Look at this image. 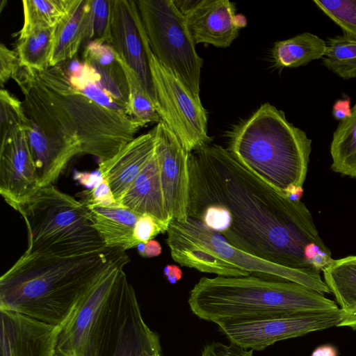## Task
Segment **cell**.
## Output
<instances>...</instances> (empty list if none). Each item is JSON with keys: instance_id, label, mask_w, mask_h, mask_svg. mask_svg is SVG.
Segmentation results:
<instances>
[{"instance_id": "obj_1", "label": "cell", "mask_w": 356, "mask_h": 356, "mask_svg": "<svg viewBox=\"0 0 356 356\" xmlns=\"http://www.w3.org/2000/svg\"><path fill=\"white\" fill-rule=\"evenodd\" d=\"M189 213L206 206L225 207L231 214L221 234L234 247L291 268L321 272L333 259L311 213L261 179L219 145L189 154Z\"/></svg>"}, {"instance_id": "obj_45", "label": "cell", "mask_w": 356, "mask_h": 356, "mask_svg": "<svg viewBox=\"0 0 356 356\" xmlns=\"http://www.w3.org/2000/svg\"><path fill=\"white\" fill-rule=\"evenodd\" d=\"M352 109L356 111V104H355V105L353 106V108Z\"/></svg>"}, {"instance_id": "obj_27", "label": "cell", "mask_w": 356, "mask_h": 356, "mask_svg": "<svg viewBox=\"0 0 356 356\" xmlns=\"http://www.w3.org/2000/svg\"><path fill=\"white\" fill-rule=\"evenodd\" d=\"M53 28H40L19 35L16 51L21 65L44 71L50 67L53 50Z\"/></svg>"}, {"instance_id": "obj_42", "label": "cell", "mask_w": 356, "mask_h": 356, "mask_svg": "<svg viewBox=\"0 0 356 356\" xmlns=\"http://www.w3.org/2000/svg\"><path fill=\"white\" fill-rule=\"evenodd\" d=\"M161 253V246L155 240H150L145 243L144 257H157Z\"/></svg>"}, {"instance_id": "obj_44", "label": "cell", "mask_w": 356, "mask_h": 356, "mask_svg": "<svg viewBox=\"0 0 356 356\" xmlns=\"http://www.w3.org/2000/svg\"><path fill=\"white\" fill-rule=\"evenodd\" d=\"M145 246V243H141L137 245L138 252L142 257H144Z\"/></svg>"}, {"instance_id": "obj_37", "label": "cell", "mask_w": 356, "mask_h": 356, "mask_svg": "<svg viewBox=\"0 0 356 356\" xmlns=\"http://www.w3.org/2000/svg\"><path fill=\"white\" fill-rule=\"evenodd\" d=\"M80 201L85 204L102 207L120 205L115 201L107 181L103 178L102 181L87 192L86 196Z\"/></svg>"}, {"instance_id": "obj_22", "label": "cell", "mask_w": 356, "mask_h": 356, "mask_svg": "<svg viewBox=\"0 0 356 356\" xmlns=\"http://www.w3.org/2000/svg\"><path fill=\"white\" fill-rule=\"evenodd\" d=\"M85 205L93 227L106 247L118 248L124 250L137 247L139 243L134 237V227L140 216L121 205Z\"/></svg>"}, {"instance_id": "obj_24", "label": "cell", "mask_w": 356, "mask_h": 356, "mask_svg": "<svg viewBox=\"0 0 356 356\" xmlns=\"http://www.w3.org/2000/svg\"><path fill=\"white\" fill-rule=\"evenodd\" d=\"M325 49L326 42L323 39L306 32L276 42L272 58L277 67H298L323 58Z\"/></svg>"}, {"instance_id": "obj_15", "label": "cell", "mask_w": 356, "mask_h": 356, "mask_svg": "<svg viewBox=\"0 0 356 356\" xmlns=\"http://www.w3.org/2000/svg\"><path fill=\"white\" fill-rule=\"evenodd\" d=\"M185 17L195 44L231 45L238 35L235 4L228 0H173Z\"/></svg>"}, {"instance_id": "obj_14", "label": "cell", "mask_w": 356, "mask_h": 356, "mask_svg": "<svg viewBox=\"0 0 356 356\" xmlns=\"http://www.w3.org/2000/svg\"><path fill=\"white\" fill-rule=\"evenodd\" d=\"M111 45L136 72L155 105L149 63L151 49L136 1L113 0Z\"/></svg>"}, {"instance_id": "obj_16", "label": "cell", "mask_w": 356, "mask_h": 356, "mask_svg": "<svg viewBox=\"0 0 356 356\" xmlns=\"http://www.w3.org/2000/svg\"><path fill=\"white\" fill-rule=\"evenodd\" d=\"M97 356H163L159 336L145 322L136 295L107 331Z\"/></svg>"}, {"instance_id": "obj_29", "label": "cell", "mask_w": 356, "mask_h": 356, "mask_svg": "<svg viewBox=\"0 0 356 356\" xmlns=\"http://www.w3.org/2000/svg\"><path fill=\"white\" fill-rule=\"evenodd\" d=\"M323 63L343 79L356 78V38L343 34L329 38Z\"/></svg>"}, {"instance_id": "obj_20", "label": "cell", "mask_w": 356, "mask_h": 356, "mask_svg": "<svg viewBox=\"0 0 356 356\" xmlns=\"http://www.w3.org/2000/svg\"><path fill=\"white\" fill-rule=\"evenodd\" d=\"M119 204L138 216H151L168 229L172 218L165 204L156 152L122 196Z\"/></svg>"}, {"instance_id": "obj_2", "label": "cell", "mask_w": 356, "mask_h": 356, "mask_svg": "<svg viewBox=\"0 0 356 356\" xmlns=\"http://www.w3.org/2000/svg\"><path fill=\"white\" fill-rule=\"evenodd\" d=\"M26 117L41 127L77 143L81 154L108 160L135 137L142 124L88 99L57 65L30 70L19 85Z\"/></svg>"}, {"instance_id": "obj_17", "label": "cell", "mask_w": 356, "mask_h": 356, "mask_svg": "<svg viewBox=\"0 0 356 356\" xmlns=\"http://www.w3.org/2000/svg\"><path fill=\"white\" fill-rule=\"evenodd\" d=\"M1 356H54L58 326L0 310Z\"/></svg>"}, {"instance_id": "obj_31", "label": "cell", "mask_w": 356, "mask_h": 356, "mask_svg": "<svg viewBox=\"0 0 356 356\" xmlns=\"http://www.w3.org/2000/svg\"><path fill=\"white\" fill-rule=\"evenodd\" d=\"M67 73L73 86L88 99L104 108L128 115L127 111L102 89L95 72L88 65L76 64V67Z\"/></svg>"}, {"instance_id": "obj_33", "label": "cell", "mask_w": 356, "mask_h": 356, "mask_svg": "<svg viewBox=\"0 0 356 356\" xmlns=\"http://www.w3.org/2000/svg\"><path fill=\"white\" fill-rule=\"evenodd\" d=\"M313 2L342 29L344 34L356 38V0H314Z\"/></svg>"}, {"instance_id": "obj_30", "label": "cell", "mask_w": 356, "mask_h": 356, "mask_svg": "<svg viewBox=\"0 0 356 356\" xmlns=\"http://www.w3.org/2000/svg\"><path fill=\"white\" fill-rule=\"evenodd\" d=\"M118 58L128 83L129 115L143 126L151 122H160L161 116L136 72L119 56Z\"/></svg>"}, {"instance_id": "obj_21", "label": "cell", "mask_w": 356, "mask_h": 356, "mask_svg": "<svg viewBox=\"0 0 356 356\" xmlns=\"http://www.w3.org/2000/svg\"><path fill=\"white\" fill-rule=\"evenodd\" d=\"M83 58V63L95 72L102 89L128 114V83L118 55L113 47L102 42H88L85 47Z\"/></svg>"}, {"instance_id": "obj_39", "label": "cell", "mask_w": 356, "mask_h": 356, "mask_svg": "<svg viewBox=\"0 0 356 356\" xmlns=\"http://www.w3.org/2000/svg\"><path fill=\"white\" fill-rule=\"evenodd\" d=\"M332 114L334 118L339 122L349 118L352 115V109L350 108V99L346 97L338 99L333 105Z\"/></svg>"}, {"instance_id": "obj_38", "label": "cell", "mask_w": 356, "mask_h": 356, "mask_svg": "<svg viewBox=\"0 0 356 356\" xmlns=\"http://www.w3.org/2000/svg\"><path fill=\"white\" fill-rule=\"evenodd\" d=\"M200 356H253V350H248L233 343L227 345L213 342L203 348Z\"/></svg>"}, {"instance_id": "obj_4", "label": "cell", "mask_w": 356, "mask_h": 356, "mask_svg": "<svg viewBox=\"0 0 356 356\" xmlns=\"http://www.w3.org/2000/svg\"><path fill=\"white\" fill-rule=\"evenodd\" d=\"M191 312L218 325L236 321L332 312L334 301L296 282L245 277H203L189 293Z\"/></svg>"}, {"instance_id": "obj_3", "label": "cell", "mask_w": 356, "mask_h": 356, "mask_svg": "<svg viewBox=\"0 0 356 356\" xmlns=\"http://www.w3.org/2000/svg\"><path fill=\"white\" fill-rule=\"evenodd\" d=\"M124 254L109 247L76 257L24 254L0 278V310L59 327Z\"/></svg>"}, {"instance_id": "obj_34", "label": "cell", "mask_w": 356, "mask_h": 356, "mask_svg": "<svg viewBox=\"0 0 356 356\" xmlns=\"http://www.w3.org/2000/svg\"><path fill=\"white\" fill-rule=\"evenodd\" d=\"M28 118L23 103L7 90H0V133L10 128L22 126L25 128Z\"/></svg>"}, {"instance_id": "obj_9", "label": "cell", "mask_w": 356, "mask_h": 356, "mask_svg": "<svg viewBox=\"0 0 356 356\" xmlns=\"http://www.w3.org/2000/svg\"><path fill=\"white\" fill-rule=\"evenodd\" d=\"M136 3L152 53L200 99L203 59L196 51L184 15L173 0H138Z\"/></svg>"}, {"instance_id": "obj_46", "label": "cell", "mask_w": 356, "mask_h": 356, "mask_svg": "<svg viewBox=\"0 0 356 356\" xmlns=\"http://www.w3.org/2000/svg\"><path fill=\"white\" fill-rule=\"evenodd\" d=\"M54 356H58V355H57L56 354H54Z\"/></svg>"}, {"instance_id": "obj_25", "label": "cell", "mask_w": 356, "mask_h": 356, "mask_svg": "<svg viewBox=\"0 0 356 356\" xmlns=\"http://www.w3.org/2000/svg\"><path fill=\"white\" fill-rule=\"evenodd\" d=\"M325 283L343 311L356 307V256L332 259L323 270Z\"/></svg>"}, {"instance_id": "obj_13", "label": "cell", "mask_w": 356, "mask_h": 356, "mask_svg": "<svg viewBox=\"0 0 356 356\" xmlns=\"http://www.w3.org/2000/svg\"><path fill=\"white\" fill-rule=\"evenodd\" d=\"M153 129L165 204L172 220L184 222L188 218L190 153L163 121Z\"/></svg>"}, {"instance_id": "obj_5", "label": "cell", "mask_w": 356, "mask_h": 356, "mask_svg": "<svg viewBox=\"0 0 356 356\" xmlns=\"http://www.w3.org/2000/svg\"><path fill=\"white\" fill-rule=\"evenodd\" d=\"M227 149L241 164L291 199H300L312 140L284 113L265 103L228 134Z\"/></svg>"}, {"instance_id": "obj_10", "label": "cell", "mask_w": 356, "mask_h": 356, "mask_svg": "<svg viewBox=\"0 0 356 356\" xmlns=\"http://www.w3.org/2000/svg\"><path fill=\"white\" fill-rule=\"evenodd\" d=\"M149 63L155 107L161 121L175 134L187 152L211 144L207 113L200 99L151 52Z\"/></svg>"}, {"instance_id": "obj_7", "label": "cell", "mask_w": 356, "mask_h": 356, "mask_svg": "<svg viewBox=\"0 0 356 356\" xmlns=\"http://www.w3.org/2000/svg\"><path fill=\"white\" fill-rule=\"evenodd\" d=\"M15 211L27 229L24 254L76 257L107 248L86 205L53 184L39 188Z\"/></svg>"}, {"instance_id": "obj_26", "label": "cell", "mask_w": 356, "mask_h": 356, "mask_svg": "<svg viewBox=\"0 0 356 356\" xmlns=\"http://www.w3.org/2000/svg\"><path fill=\"white\" fill-rule=\"evenodd\" d=\"M334 172L356 178V111L341 121L333 134L330 145Z\"/></svg>"}, {"instance_id": "obj_18", "label": "cell", "mask_w": 356, "mask_h": 356, "mask_svg": "<svg viewBox=\"0 0 356 356\" xmlns=\"http://www.w3.org/2000/svg\"><path fill=\"white\" fill-rule=\"evenodd\" d=\"M156 152L154 129L134 138L107 161L100 162L98 171L106 179L117 203Z\"/></svg>"}, {"instance_id": "obj_11", "label": "cell", "mask_w": 356, "mask_h": 356, "mask_svg": "<svg viewBox=\"0 0 356 356\" xmlns=\"http://www.w3.org/2000/svg\"><path fill=\"white\" fill-rule=\"evenodd\" d=\"M343 311L236 321L218 325L231 343L245 349L262 350L277 341L338 325Z\"/></svg>"}, {"instance_id": "obj_43", "label": "cell", "mask_w": 356, "mask_h": 356, "mask_svg": "<svg viewBox=\"0 0 356 356\" xmlns=\"http://www.w3.org/2000/svg\"><path fill=\"white\" fill-rule=\"evenodd\" d=\"M311 356H338V352L333 346L325 344L317 347Z\"/></svg>"}, {"instance_id": "obj_8", "label": "cell", "mask_w": 356, "mask_h": 356, "mask_svg": "<svg viewBox=\"0 0 356 356\" xmlns=\"http://www.w3.org/2000/svg\"><path fill=\"white\" fill-rule=\"evenodd\" d=\"M129 261L124 254L114 262L58 327L55 354L97 356L108 328L134 290L123 270Z\"/></svg>"}, {"instance_id": "obj_40", "label": "cell", "mask_w": 356, "mask_h": 356, "mask_svg": "<svg viewBox=\"0 0 356 356\" xmlns=\"http://www.w3.org/2000/svg\"><path fill=\"white\" fill-rule=\"evenodd\" d=\"M163 273L166 280L172 284L177 283L182 277L181 270L176 265L169 264L165 266Z\"/></svg>"}, {"instance_id": "obj_6", "label": "cell", "mask_w": 356, "mask_h": 356, "mask_svg": "<svg viewBox=\"0 0 356 356\" xmlns=\"http://www.w3.org/2000/svg\"><path fill=\"white\" fill-rule=\"evenodd\" d=\"M166 243L173 260L181 266L222 277H245L298 283L322 294L331 293L320 272L284 267L249 254L229 243L199 220H172Z\"/></svg>"}, {"instance_id": "obj_28", "label": "cell", "mask_w": 356, "mask_h": 356, "mask_svg": "<svg viewBox=\"0 0 356 356\" xmlns=\"http://www.w3.org/2000/svg\"><path fill=\"white\" fill-rule=\"evenodd\" d=\"M72 0H24V24L18 35L53 28L68 11Z\"/></svg>"}, {"instance_id": "obj_23", "label": "cell", "mask_w": 356, "mask_h": 356, "mask_svg": "<svg viewBox=\"0 0 356 356\" xmlns=\"http://www.w3.org/2000/svg\"><path fill=\"white\" fill-rule=\"evenodd\" d=\"M89 0H72L67 13L54 27L50 67L72 58L86 37Z\"/></svg>"}, {"instance_id": "obj_41", "label": "cell", "mask_w": 356, "mask_h": 356, "mask_svg": "<svg viewBox=\"0 0 356 356\" xmlns=\"http://www.w3.org/2000/svg\"><path fill=\"white\" fill-rule=\"evenodd\" d=\"M343 326L350 327L356 330V307L349 311H343L340 322L337 327Z\"/></svg>"}, {"instance_id": "obj_12", "label": "cell", "mask_w": 356, "mask_h": 356, "mask_svg": "<svg viewBox=\"0 0 356 356\" xmlns=\"http://www.w3.org/2000/svg\"><path fill=\"white\" fill-rule=\"evenodd\" d=\"M40 188L24 127L1 132L0 193L13 209Z\"/></svg>"}, {"instance_id": "obj_36", "label": "cell", "mask_w": 356, "mask_h": 356, "mask_svg": "<svg viewBox=\"0 0 356 356\" xmlns=\"http://www.w3.org/2000/svg\"><path fill=\"white\" fill-rule=\"evenodd\" d=\"M168 228L154 217L140 216L134 227V237L140 243H146L159 234L167 232Z\"/></svg>"}, {"instance_id": "obj_32", "label": "cell", "mask_w": 356, "mask_h": 356, "mask_svg": "<svg viewBox=\"0 0 356 356\" xmlns=\"http://www.w3.org/2000/svg\"><path fill=\"white\" fill-rule=\"evenodd\" d=\"M113 0H89L86 41L111 44Z\"/></svg>"}, {"instance_id": "obj_19", "label": "cell", "mask_w": 356, "mask_h": 356, "mask_svg": "<svg viewBox=\"0 0 356 356\" xmlns=\"http://www.w3.org/2000/svg\"><path fill=\"white\" fill-rule=\"evenodd\" d=\"M24 129L40 187L51 185L70 161L81 154V148L78 144L43 129L29 118Z\"/></svg>"}, {"instance_id": "obj_35", "label": "cell", "mask_w": 356, "mask_h": 356, "mask_svg": "<svg viewBox=\"0 0 356 356\" xmlns=\"http://www.w3.org/2000/svg\"><path fill=\"white\" fill-rule=\"evenodd\" d=\"M22 65L16 51L10 50L3 44L0 45V85L1 88L10 79L17 76Z\"/></svg>"}]
</instances>
